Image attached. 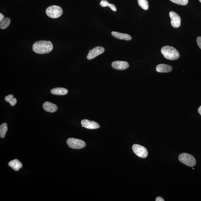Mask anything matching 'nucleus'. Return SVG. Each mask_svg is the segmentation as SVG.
<instances>
[{"instance_id":"obj_16","label":"nucleus","mask_w":201,"mask_h":201,"mask_svg":"<svg viewBox=\"0 0 201 201\" xmlns=\"http://www.w3.org/2000/svg\"><path fill=\"white\" fill-rule=\"evenodd\" d=\"M100 5L102 7H109L112 11L114 12L117 11V9H116L115 6L113 4L110 3L107 1H106V0H102V1H100Z\"/></svg>"},{"instance_id":"obj_8","label":"nucleus","mask_w":201,"mask_h":201,"mask_svg":"<svg viewBox=\"0 0 201 201\" xmlns=\"http://www.w3.org/2000/svg\"><path fill=\"white\" fill-rule=\"evenodd\" d=\"M169 17L171 20V24L172 26L175 28L180 27L181 19L178 14L173 11H171L169 13Z\"/></svg>"},{"instance_id":"obj_2","label":"nucleus","mask_w":201,"mask_h":201,"mask_svg":"<svg viewBox=\"0 0 201 201\" xmlns=\"http://www.w3.org/2000/svg\"><path fill=\"white\" fill-rule=\"evenodd\" d=\"M161 52L163 56L169 60H177L180 56L178 51L174 47L171 46L163 47L161 49Z\"/></svg>"},{"instance_id":"obj_25","label":"nucleus","mask_w":201,"mask_h":201,"mask_svg":"<svg viewBox=\"0 0 201 201\" xmlns=\"http://www.w3.org/2000/svg\"><path fill=\"white\" fill-rule=\"evenodd\" d=\"M198 112L199 113L200 115L201 116V106H200L199 108H198Z\"/></svg>"},{"instance_id":"obj_23","label":"nucleus","mask_w":201,"mask_h":201,"mask_svg":"<svg viewBox=\"0 0 201 201\" xmlns=\"http://www.w3.org/2000/svg\"><path fill=\"white\" fill-rule=\"evenodd\" d=\"M164 200L161 197H158L156 199V201H164Z\"/></svg>"},{"instance_id":"obj_21","label":"nucleus","mask_w":201,"mask_h":201,"mask_svg":"<svg viewBox=\"0 0 201 201\" xmlns=\"http://www.w3.org/2000/svg\"><path fill=\"white\" fill-rule=\"evenodd\" d=\"M172 3L181 5H186L188 3V0H169Z\"/></svg>"},{"instance_id":"obj_7","label":"nucleus","mask_w":201,"mask_h":201,"mask_svg":"<svg viewBox=\"0 0 201 201\" xmlns=\"http://www.w3.org/2000/svg\"><path fill=\"white\" fill-rule=\"evenodd\" d=\"M105 49L103 47H96L89 50V53L87 55V58L88 60H91L99 55L103 54Z\"/></svg>"},{"instance_id":"obj_9","label":"nucleus","mask_w":201,"mask_h":201,"mask_svg":"<svg viewBox=\"0 0 201 201\" xmlns=\"http://www.w3.org/2000/svg\"><path fill=\"white\" fill-rule=\"evenodd\" d=\"M82 126L89 129H96L100 127L99 124L95 121H90L87 119H84L81 122Z\"/></svg>"},{"instance_id":"obj_5","label":"nucleus","mask_w":201,"mask_h":201,"mask_svg":"<svg viewBox=\"0 0 201 201\" xmlns=\"http://www.w3.org/2000/svg\"><path fill=\"white\" fill-rule=\"evenodd\" d=\"M67 143L69 147L74 149H81L86 147L85 142L81 140L70 138L67 140Z\"/></svg>"},{"instance_id":"obj_13","label":"nucleus","mask_w":201,"mask_h":201,"mask_svg":"<svg viewBox=\"0 0 201 201\" xmlns=\"http://www.w3.org/2000/svg\"><path fill=\"white\" fill-rule=\"evenodd\" d=\"M111 34L113 37L116 38L127 41L131 40V37L129 34H126L120 33L115 31H113L111 33Z\"/></svg>"},{"instance_id":"obj_24","label":"nucleus","mask_w":201,"mask_h":201,"mask_svg":"<svg viewBox=\"0 0 201 201\" xmlns=\"http://www.w3.org/2000/svg\"><path fill=\"white\" fill-rule=\"evenodd\" d=\"M4 18H5V16L3 14L0 13V22L3 20Z\"/></svg>"},{"instance_id":"obj_4","label":"nucleus","mask_w":201,"mask_h":201,"mask_svg":"<svg viewBox=\"0 0 201 201\" xmlns=\"http://www.w3.org/2000/svg\"><path fill=\"white\" fill-rule=\"evenodd\" d=\"M63 12L62 8L56 5L49 7L46 10L47 15L52 18H57L60 17L62 15Z\"/></svg>"},{"instance_id":"obj_26","label":"nucleus","mask_w":201,"mask_h":201,"mask_svg":"<svg viewBox=\"0 0 201 201\" xmlns=\"http://www.w3.org/2000/svg\"><path fill=\"white\" fill-rule=\"evenodd\" d=\"M199 1L200 3H201V0H199Z\"/></svg>"},{"instance_id":"obj_15","label":"nucleus","mask_w":201,"mask_h":201,"mask_svg":"<svg viewBox=\"0 0 201 201\" xmlns=\"http://www.w3.org/2000/svg\"><path fill=\"white\" fill-rule=\"evenodd\" d=\"M68 90L64 88H56L51 90V93L55 95H64L68 93Z\"/></svg>"},{"instance_id":"obj_22","label":"nucleus","mask_w":201,"mask_h":201,"mask_svg":"<svg viewBox=\"0 0 201 201\" xmlns=\"http://www.w3.org/2000/svg\"><path fill=\"white\" fill-rule=\"evenodd\" d=\"M197 42L198 46L201 49V37H198L197 39Z\"/></svg>"},{"instance_id":"obj_3","label":"nucleus","mask_w":201,"mask_h":201,"mask_svg":"<svg viewBox=\"0 0 201 201\" xmlns=\"http://www.w3.org/2000/svg\"><path fill=\"white\" fill-rule=\"evenodd\" d=\"M178 159L181 163L188 167H193L196 164V160L192 155L188 153H182L179 156Z\"/></svg>"},{"instance_id":"obj_10","label":"nucleus","mask_w":201,"mask_h":201,"mask_svg":"<svg viewBox=\"0 0 201 201\" xmlns=\"http://www.w3.org/2000/svg\"><path fill=\"white\" fill-rule=\"evenodd\" d=\"M112 67L115 70H124L129 68V63L125 61H114L111 64Z\"/></svg>"},{"instance_id":"obj_20","label":"nucleus","mask_w":201,"mask_h":201,"mask_svg":"<svg viewBox=\"0 0 201 201\" xmlns=\"http://www.w3.org/2000/svg\"><path fill=\"white\" fill-rule=\"evenodd\" d=\"M139 6L145 10L149 8V3L147 0H137Z\"/></svg>"},{"instance_id":"obj_6","label":"nucleus","mask_w":201,"mask_h":201,"mask_svg":"<svg viewBox=\"0 0 201 201\" xmlns=\"http://www.w3.org/2000/svg\"><path fill=\"white\" fill-rule=\"evenodd\" d=\"M134 153L141 158H146L148 155V152L144 147L138 144H134L132 146Z\"/></svg>"},{"instance_id":"obj_19","label":"nucleus","mask_w":201,"mask_h":201,"mask_svg":"<svg viewBox=\"0 0 201 201\" xmlns=\"http://www.w3.org/2000/svg\"><path fill=\"white\" fill-rule=\"evenodd\" d=\"M7 131V124L6 123L2 124L0 126V137L2 138L5 137Z\"/></svg>"},{"instance_id":"obj_12","label":"nucleus","mask_w":201,"mask_h":201,"mask_svg":"<svg viewBox=\"0 0 201 201\" xmlns=\"http://www.w3.org/2000/svg\"><path fill=\"white\" fill-rule=\"evenodd\" d=\"M157 72L160 73H168L172 71V66L167 64H161L157 65L156 69Z\"/></svg>"},{"instance_id":"obj_14","label":"nucleus","mask_w":201,"mask_h":201,"mask_svg":"<svg viewBox=\"0 0 201 201\" xmlns=\"http://www.w3.org/2000/svg\"><path fill=\"white\" fill-rule=\"evenodd\" d=\"M8 165L15 171H18L21 168L23 167L22 163L17 159L10 161Z\"/></svg>"},{"instance_id":"obj_27","label":"nucleus","mask_w":201,"mask_h":201,"mask_svg":"<svg viewBox=\"0 0 201 201\" xmlns=\"http://www.w3.org/2000/svg\"><path fill=\"white\" fill-rule=\"evenodd\" d=\"M193 169H194V168H193Z\"/></svg>"},{"instance_id":"obj_11","label":"nucleus","mask_w":201,"mask_h":201,"mask_svg":"<svg viewBox=\"0 0 201 201\" xmlns=\"http://www.w3.org/2000/svg\"><path fill=\"white\" fill-rule=\"evenodd\" d=\"M43 107L45 111L49 113H54L58 109V106L56 104L49 101L45 102L43 104Z\"/></svg>"},{"instance_id":"obj_17","label":"nucleus","mask_w":201,"mask_h":201,"mask_svg":"<svg viewBox=\"0 0 201 201\" xmlns=\"http://www.w3.org/2000/svg\"><path fill=\"white\" fill-rule=\"evenodd\" d=\"M11 21V19L9 18H5L0 22V27L2 29L7 28L10 24Z\"/></svg>"},{"instance_id":"obj_1","label":"nucleus","mask_w":201,"mask_h":201,"mask_svg":"<svg viewBox=\"0 0 201 201\" xmlns=\"http://www.w3.org/2000/svg\"><path fill=\"white\" fill-rule=\"evenodd\" d=\"M34 51L37 54H48L53 49L52 43L49 41H40L34 44L33 46Z\"/></svg>"},{"instance_id":"obj_18","label":"nucleus","mask_w":201,"mask_h":201,"mask_svg":"<svg viewBox=\"0 0 201 201\" xmlns=\"http://www.w3.org/2000/svg\"><path fill=\"white\" fill-rule=\"evenodd\" d=\"M5 100L7 102H9L12 106H14L17 103L16 98H14L12 94H9L6 96Z\"/></svg>"}]
</instances>
